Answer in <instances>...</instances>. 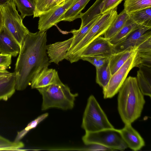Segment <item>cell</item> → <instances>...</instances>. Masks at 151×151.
<instances>
[{
    "label": "cell",
    "instance_id": "836d02e7",
    "mask_svg": "<svg viewBox=\"0 0 151 151\" xmlns=\"http://www.w3.org/2000/svg\"><path fill=\"white\" fill-rule=\"evenodd\" d=\"M7 68L5 67L0 66V77H6L11 74L12 73L7 71Z\"/></svg>",
    "mask_w": 151,
    "mask_h": 151
},
{
    "label": "cell",
    "instance_id": "6da1fadb",
    "mask_svg": "<svg viewBox=\"0 0 151 151\" xmlns=\"http://www.w3.org/2000/svg\"><path fill=\"white\" fill-rule=\"evenodd\" d=\"M46 32H29L24 40L15 65L16 89L25 90L50 64L46 51Z\"/></svg>",
    "mask_w": 151,
    "mask_h": 151
},
{
    "label": "cell",
    "instance_id": "4fadbf2b",
    "mask_svg": "<svg viewBox=\"0 0 151 151\" xmlns=\"http://www.w3.org/2000/svg\"><path fill=\"white\" fill-rule=\"evenodd\" d=\"M21 47L14 38L4 25L0 32V52L13 57L19 53Z\"/></svg>",
    "mask_w": 151,
    "mask_h": 151
},
{
    "label": "cell",
    "instance_id": "cb8c5ba5",
    "mask_svg": "<svg viewBox=\"0 0 151 151\" xmlns=\"http://www.w3.org/2000/svg\"><path fill=\"white\" fill-rule=\"evenodd\" d=\"M129 15V18L137 24L151 26V7L136 11Z\"/></svg>",
    "mask_w": 151,
    "mask_h": 151
},
{
    "label": "cell",
    "instance_id": "83f0119b",
    "mask_svg": "<svg viewBox=\"0 0 151 151\" xmlns=\"http://www.w3.org/2000/svg\"><path fill=\"white\" fill-rule=\"evenodd\" d=\"M55 6L54 0H36L33 18L38 17Z\"/></svg>",
    "mask_w": 151,
    "mask_h": 151
},
{
    "label": "cell",
    "instance_id": "d6a6232c",
    "mask_svg": "<svg viewBox=\"0 0 151 151\" xmlns=\"http://www.w3.org/2000/svg\"><path fill=\"white\" fill-rule=\"evenodd\" d=\"M88 147L84 149V150L90 151L108 150L109 149L101 145L97 144H92L87 145Z\"/></svg>",
    "mask_w": 151,
    "mask_h": 151
},
{
    "label": "cell",
    "instance_id": "8d00e7d4",
    "mask_svg": "<svg viewBox=\"0 0 151 151\" xmlns=\"http://www.w3.org/2000/svg\"><path fill=\"white\" fill-rule=\"evenodd\" d=\"M12 0H0V5L2 6Z\"/></svg>",
    "mask_w": 151,
    "mask_h": 151
},
{
    "label": "cell",
    "instance_id": "d6986e66",
    "mask_svg": "<svg viewBox=\"0 0 151 151\" xmlns=\"http://www.w3.org/2000/svg\"><path fill=\"white\" fill-rule=\"evenodd\" d=\"M107 0H96L85 12L81 13L78 17L81 20L80 28L84 27L93 18L100 14L101 10Z\"/></svg>",
    "mask_w": 151,
    "mask_h": 151
},
{
    "label": "cell",
    "instance_id": "74e56055",
    "mask_svg": "<svg viewBox=\"0 0 151 151\" xmlns=\"http://www.w3.org/2000/svg\"><path fill=\"white\" fill-rule=\"evenodd\" d=\"M65 0H54L55 6L62 3Z\"/></svg>",
    "mask_w": 151,
    "mask_h": 151
},
{
    "label": "cell",
    "instance_id": "7a4b0ae2",
    "mask_svg": "<svg viewBox=\"0 0 151 151\" xmlns=\"http://www.w3.org/2000/svg\"><path fill=\"white\" fill-rule=\"evenodd\" d=\"M118 92L119 114L125 124H131L140 116L145 103L136 78L129 76L126 78Z\"/></svg>",
    "mask_w": 151,
    "mask_h": 151
},
{
    "label": "cell",
    "instance_id": "5b68a950",
    "mask_svg": "<svg viewBox=\"0 0 151 151\" xmlns=\"http://www.w3.org/2000/svg\"><path fill=\"white\" fill-rule=\"evenodd\" d=\"M82 127L86 132L114 128L94 96L89 97L83 118Z\"/></svg>",
    "mask_w": 151,
    "mask_h": 151
},
{
    "label": "cell",
    "instance_id": "7c38bea8",
    "mask_svg": "<svg viewBox=\"0 0 151 151\" xmlns=\"http://www.w3.org/2000/svg\"><path fill=\"white\" fill-rule=\"evenodd\" d=\"M73 39V36L64 41L58 42L46 45L47 53L50 58V63L58 64L66 59L67 52L70 49Z\"/></svg>",
    "mask_w": 151,
    "mask_h": 151
},
{
    "label": "cell",
    "instance_id": "f1b7e54d",
    "mask_svg": "<svg viewBox=\"0 0 151 151\" xmlns=\"http://www.w3.org/2000/svg\"><path fill=\"white\" fill-rule=\"evenodd\" d=\"M48 115L47 113L43 114L30 122L24 129L17 132L14 142H17L20 141L30 130L35 128L38 124L46 118Z\"/></svg>",
    "mask_w": 151,
    "mask_h": 151
},
{
    "label": "cell",
    "instance_id": "ffe728a7",
    "mask_svg": "<svg viewBox=\"0 0 151 151\" xmlns=\"http://www.w3.org/2000/svg\"><path fill=\"white\" fill-rule=\"evenodd\" d=\"M129 19V15L124 10L117 15L109 27L104 34L105 38L110 39L116 35L124 26Z\"/></svg>",
    "mask_w": 151,
    "mask_h": 151
},
{
    "label": "cell",
    "instance_id": "7402d4cb",
    "mask_svg": "<svg viewBox=\"0 0 151 151\" xmlns=\"http://www.w3.org/2000/svg\"><path fill=\"white\" fill-rule=\"evenodd\" d=\"M102 14H100L96 16L87 24L82 28H80L79 29H74L71 31L70 32L73 35V39L70 47L67 53L71 51L83 39L96 22L100 18Z\"/></svg>",
    "mask_w": 151,
    "mask_h": 151
},
{
    "label": "cell",
    "instance_id": "4316f807",
    "mask_svg": "<svg viewBox=\"0 0 151 151\" xmlns=\"http://www.w3.org/2000/svg\"><path fill=\"white\" fill-rule=\"evenodd\" d=\"M124 9L129 14L140 10L151 7V0H125Z\"/></svg>",
    "mask_w": 151,
    "mask_h": 151
},
{
    "label": "cell",
    "instance_id": "4dcf8cb0",
    "mask_svg": "<svg viewBox=\"0 0 151 151\" xmlns=\"http://www.w3.org/2000/svg\"><path fill=\"white\" fill-rule=\"evenodd\" d=\"M123 0H107L104 4L100 14H103L112 9L117 7Z\"/></svg>",
    "mask_w": 151,
    "mask_h": 151
},
{
    "label": "cell",
    "instance_id": "3957f363",
    "mask_svg": "<svg viewBox=\"0 0 151 151\" xmlns=\"http://www.w3.org/2000/svg\"><path fill=\"white\" fill-rule=\"evenodd\" d=\"M37 89L42 96V110L52 108L64 110L72 109L76 98L78 95L77 93H72L69 87L62 82Z\"/></svg>",
    "mask_w": 151,
    "mask_h": 151
},
{
    "label": "cell",
    "instance_id": "d590c367",
    "mask_svg": "<svg viewBox=\"0 0 151 151\" xmlns=\"http://www.w3.org/2000/svg\"><path fill=\"white\" fill-rule=\"evenodd\" d=\"M3 26V15L1 6L0 5V32Z\"/></svg>",
    "mask_w": 151,
    "mask_h": 151
},
{
    "label": "cell",
    "instance_id": "ba28073f",
    "mask_svg": "<svg viewBox=\"0 0 151 151\" xmlns=\"http://www.w3.org/2000/svg\"><path fill=\"white\" fill-rule=\"evenodd\" d=\"M136 52L112 75L107 85L103 89L104 99L112 98L118 92L129 72L134 67V61Z\"/></svg>",
    "mask_w": 151,
    "mask_h": 151
},
{
    "label": "cell",
    "instance_id": "52a82bcc",
    "mask_svg": "<svg viewBox=\"0 0 151 151\" xmlns=\"http://www.w3.org/2000/svg\"><path fill=\"white\" fill-rule=\"evenodd\" d=\"M1 8L3 25L21 48L24 38L29 32L23 24L21 17L19 14L13 1L1 6Z\"/></svg>",
    "mask_w": 151,
    "mask_h": 151
},
{
    "label": "cell",
    "instance_id": "5bb4252c",
    "mask_svg": "<svg viewBox=\"0 0 151 151\" xmlns=\"http://www.w3.org/2000/svg\"><path fill=\"white\" fill-rule=\"evenodd\" d=\"M119 130L127 147L132 150L138 151L145 146L143 139L131 124H125L124 127Z\"/></svg>",
    "mask_w": 151,
    "mask_h": 151
},
{
    "label": "cell",
    "instance_id": "2e32d148",
    "mask_svg": "<svg viewBox=\"0 0 151 151\" xmlns=\"http://www.w3.org/2000/svg\"><path fill=\"white\" fill-rule=\"evenodd\" d=\"M136 78L139 87L144 95L151 96V67H139Z\"/></svg>",
    "mask_w": 151,
    "mask_h": 151
},
{
    "label": "cell",
    "instance_id": "484cf974",
    "mask_svg": "<svg viewBox=\"0 0 151 151\" xmlns=\"http://www.w3.org/2000/svg\"><path fill=\"white\" fill-rule=\"evenodd\" d=\"M96 83L104 88L108 83L112 76L109 60L102 66L96 68Z\"/></svg>",
    "mask_w": 151,
    "mask_h": 151
},
{
    "label": "cell",
    "instance_id": "1f68e13d",
    "mask_svg": "<svg viewBox=\"0 0 151 151\" xmlns=\"http://www.w3.org/2000/svg\"><path fill=\"white\" fill-rule=\"evenodd\" d=\"M12 58V56L10 55L0 53V66L7 68L11 64Z\"/></svg>",
    "mask_w": 151,
    "mask_h": 151
},
{
    "label": "cell",
    "instance_id": "603a6c76",
    "mask_svg": "<svg viewBox=\"0 0 151 151\" xmlns=\"http://www.w3.org/2000/svg\"><path fill=\"white\" fill-rule=\"evenodd\" d=\"M140 26L134 22L129 18L120 30L109 39L110 42L114 45L121 42L132 32Z\"/></svg>",
    "mask_w": 151,
    "mask_h": 151
},
{
    "label": "cell",
    "instance_id": "e575fe53",
    "mask_svg": "<svg viewBox=\"0 0 151 151\" xmlns=\"http://www.w3.org/2000/svg\"><path fill=\"white\" fill-rule=\"evenodd\" d=\"M14 142L0 135V145L11 144L13 143Z\"/></svg>",
    "mask_w": 151,
    "mask_h": 151
},
{
    "label": "cell",
    "instance_id": "f546056e",
    "mask_svg": "<svg viewBox=\"0 0 151 151\" xmlns=\"http://www.w3.org/2000/svg\"><path fill=\"white\" fill-rule=\"evenodd\" d=\"M110 56L105 54L96 55L82 56L80 57V59L88 61L97 68L104 65L109 60Z\"/></svg>",
    "mask_w": 151,
    "mask_h": 151
},
{
    "label": "cell",
    "instance_id": "8fae6325",
    "mask_svg": "<svg viewBox=\"0 0 151 151\" xmlns=\"http://www.w3.org/2000/svg\"><path fill=\"white\" fill-rule=\"evenodd\" d=\"M114 46L109 40L99 36L90 42L81 52L82 56L105 54L109 56L113 53Z\"/></svg>",
    "mask_w": 151,
    "mask_h": 151
},
{
    "label": "cell",
    "instance_id": "30bf717a",
    "mask_svg": "<svg viewBox=\"0 0 151 151\" xmlns=\"http://www.w3.org/2000/svg\"><path fill=\"white\" fill-rule=\"evenodd\" d=\"M151 26L142 25L132 32L124 40L114 45L113 53L123 51L128 48L137 47L144 40L151 37Z\"/></svg>",
    "mask_w": 151,
    "mask_h": 151
},
{
    "label": "cell",
    "instance_id": "d4e9b609",
    "mask_svg": "<svg viewBox=\"0 0 151 151\" xmlns=\"http://www.w3.org/2000/svg\"><path fill=\"white\" fill-rule=\"evenodd\" d=\"M21 14L22 20L26 16L34 15L36 9V0H12Z\"/></svg>",
    "mask_w": 151,
    "mask_h": 151
},
{
    "label": "cell",
    "instance_id": "9c48e42d",
    "mask_svg": "<svg viewBox=\"0 0 151 151\" xmlns=\"http://www.w3.org/2000/svg\"><path fill=\"white\" fill-rule=\"evenodd\" d=\"M77 0H65L51 9L39 16L38 29L41 32H46L58 23L59 20Z\"/></svg>",
    "mask_w": 151,
    "mask_h": 151
},
{
    "label": "cell",
    "instance_id": "ac0fdd59",
    "mask_svg": "<svg viewBox=\"0 0 151 151\" xmlns=\"http://www.w3.org/2000/svg\"><path fill=\"white\" fill-rule=\"evenodd\" d=\"M14 73L0 79V100L7 101L14 93L16 89Z\"/></svg>",
    "mask_w": 151,
    "mask_h": 151
},
{
    "label": "cell",
    "instance_id": "9a60e30c",
    "mask_svg": "<svg viewBox=\"0 0 151 151\" xmlns=\"http://www.w3.org/2000/svg\"><path fill=\"white\" fill-rule=\"evenodd\" d=\"M62 83L58 72L55 69L47 68L42 70L32 80L30 85L32 89H37L54 84Z\"/></svg>",
    "mask_w": 151,
    "mask_h": 151
},
{
    "label": "cell",
    "instance_id": "44dd1931",
    "mask_svg": "<svg viewBox=\"0 0 151 151\" xmlns=\"http://www.w3.org/2000/svg\"><path fill=\"white\" fill-rule=\"evenodd\" d=\"M90 0H77L61 17L59 22L62 21L70 22L78 18V15Z\"/></svg>",
    "mask_w": 151,
    "mask_h": 151
},
{
    "label": "cell",
    "instance_id": "f35d334b",
    "mask_svg": "<svg viewBox=\"0 0 151 151\" xmlns=\"http://www.w3.org/2000/svg\"><path fill=\"white\" fill-rule=\"evenodd\" d=\"M0 77V79L1 78H2L3 77Z\"/></svg>",
    "mask_w": 151,
    "mask_h": 151
},
{
    "label": "cell",
    "instance_id": "e0dca14e",
    "mask_svg": "<svg viewBox=\"0 0 151 151\" xmlns=\"http://www.w3.org/2000/svg\"><path fill=\"white\" fill-rule=\"evenodd\" d=\"M137 47H130L117 53L112 54L109 59L112 75L116 72L136 51Z\"/></svg>",
    "mask_w": 151,
    "mask_h": 151
},
{
    "label": "cell",
    "instance_id": "8992f818",
    "mask_svg": "<svg viewBox=\"0 0 151 151\" xmlns=\"http://www.w3.org/2000/svg\"><path fill=\"white\" fill-rule=\"evenodd\" d=\"M82 140L86 145L97 144L111 150H123L128 147L124 140L119 129H106L93 132H86Z\"/></svg>",
    "mask_w": 151,
    "mask_h": 151
},
{
    "label": "cell",
    "instance_id": "277c9868",
    "mask_svg": "<svg viewBox=\"0 0 151 151\" xmlns=\"http://www.w3.org/2000/svg\"><path fill=\"white\" fill-rule=\"evenodd\" d=\"M117 7L102 14L83 39L70 52L66 54V59L71 63L80 59V55L87 45L97 37L104 35L117 15Z\"/></svg>",
    "mask_w": 151,
    "mask_h": 151
}]
</instances>
